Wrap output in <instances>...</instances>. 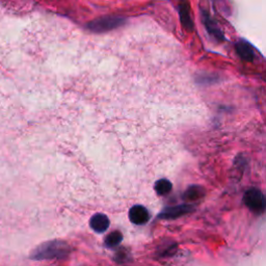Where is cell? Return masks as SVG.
Here are the masks:
<instances>
[{
  "label": "cell",
  "instance_id": "cell-1",
  "mask_svg": "<svg viewBox=\"0 0 266 266\" xmlns=\"http://www.w3.org/2000/svg\"><path fill=\"white\" fill-rule=\"evenodd\" d=\"M71 253L68 243L61 240L47 241L36 248L30 254L32 260H61L65 259Z\"/></svg>",
  "mask_w": 266,
  "mask_h": 266
},
{
  "label": "cell",
  "instance_id": "cell-2",
  "mask_svg": "<svg viewBox=\"0 0 266 266\" xmlns=\"http://www.w3.org/2000/svg\"><path fill=\"white\" fill-rule=\"evenodd\" d=\"M243 203L256 214H262L266 211V197L257 188H251L243 195Z\"/></svg>",
  "mask_w": 266,
  "mask_h": 266
},
{
  "label": "cell",
  "instance_id": "cell-3",
  "mask_svg": "<svg viewBox=\"0 0 266 266\" xmlns=\"http://www.w3.org/2000/svg\"><path fill=\"white\" fill-rule=\"evenodd\" d=\"M124 22L125 19L122 17H103L90 22L87 24V28L96 32H102L115 29L121 26Z\"/></svg>",
  "mask_w": 266,
  "mask_h": 266
},
{
  "label": "cell",
  "instance_id": "cell-4",
  "mask_svg": "<svg viewBox=\"0 0 266 266\" xmlns=\"http://www.w3.org/2000/svg\"><path fill=\"white\" fill-rule=\"evenodd\" d=\"M129 218L135 225H145L150 219V214L147 208L142 205L133 206L129 211Z\"/></svg>",
  "mask_w": 266,
  "mask_h": 266
},
{
  "label": "cell",
  "instance_id": "cell-5",
  "mask_svg": "<svg viewBox=\"0 0 266 266\" xmlns=\"http://www.w3.org/2000/svg\"><path fill=\"white\" fill-rule=\"evenodd\" d=\"M192 207L190 205H179L175 207H170L164 209L160 214L159 217L163 219H174L183 216L189 212H191Z\"/></svg>",
  "mask_w": 266,
  "mask_h": 266
},
{
  "label": "cell",
  "instance_id": "cell-6",
  "mask_svg": "<svg viewBox=\"0 0 266 266\" xmlns=\"http://www.w3.org/2000/svg\"><path fill=\"white\" fill-rule=\"evenodd\" d=\"M91 228L97 233L105 232L109 227V219L105 214L97 213L90 220Z\"/></svg>",
  "mask_w": 266,
  "mask_h": 266
},
{
  "label": "cell",
  "instance_id": "cell-7",
  "mask_svg": "<svg viewBox=\"0 0 266 266\" xmlns=\"http://www.w3.org/2000/svg\"><path fill=\"white\" fill-rule=\"evenodd\" d=\"M236 52L239 55L240 58H242L243 60H247V61H252L254 59L255 53H254V49L253 47L248 44L247 42H243L240 41L236 44Z\"/></svg>",
  "mask_w": 266,
  "mask_h": 266
},
{
  "label": "cell",
  "instance_id": "cell-8",
  "mask_svg": "<svg viewBox=\"0 0 266 266\" xmlns=\"http://www.w3.org/2000/svg\"><path fill=\"white\" fill-rule=\"evenodd\" d=\"M204 15V24H205V27L207 28L208 32L213 36L215 39L219 40V41H224L225 40V37L223 35V32H221V30L216 26V23L211 20V18L209 17V15H207L206 13H203Z\"/></svg>",
  "mask_w": 266,
  "mask_h": 266
},
{
  "label": "cell",
  "instance_id": "cell-9",
  "mask_svg": "<svg viewBox=\"0 0 266 266\" xmlns=\"http://www.w3.org/2000/svg\"><path fill=\"white\" fill-rule=\"evenodd\" d=\"M180 18H181V22L183 26L187 29V30H191L193 28V22L192 19L190 17V10L187 4H182L180 6Z\"/></svg>",
  "mask_w": 266,
  "mask_h": 266
},
{
  "label": "cell",
  "instance_id": "cell-10",
  "mask_svg": "<svg viewBox=\"0 0 266 266\" xmlns=\"http://www.w3.org/2000/svg\"><path fill=\"white\" fill-rule=\"evenodd\" d=\"M203 194H204V189L197 185H194L186 190L184 194V198L187 200V201H196V200H198Z\"/></svg>",
  "mask_w": 266,
  "mask_h": 266
},
{
  "label": "cell",
  "instance_id": "cell-11",
  "mask_svg": "<svg viewBox=\"0 0 266 266\" xmlns=\"http://www.w3.org/2000/svg\"><path fill=\"white\" fill-rule=\"evenodd\" d=\"M122 240H123L122 233L119 231H115L113 233H110L109 235H107L105 239V245L107 248H115L120 245Z\"/></svg>",
  "mask_w": 266,
  "mask_h": 266
},
{
  "label": "cell",
  "instance_id": "cell-12",
  "mask_svg": "<svg viewBox=\"0 0 266 266\" xmlns=\"http://www.w3.org/2000/svg\"><path fill=\"white\" fill-rule=\"evenodd\" d=\"M172 187H173L172 183L167 179H160L156 182V184H155V190H156V192L159 195L169 193L172 190Z\"/></svg>",
  "mask_w": 266,
  "mask_h": 266
},
{
  "label": "cell",
  "instance_id": "cell-13",
  "mask_svg": "<svg viewBox=\"0 0 266 266\" xmlns=\"http://www.w3.org/2000/svg\"><path fill=\"white\" fill-rule=\"evenodd\" d=\"M265 79H266V72H265Z\"/></svg>",
  "mask_w": 266,
  "mask_h": 266
}]
</instances>
